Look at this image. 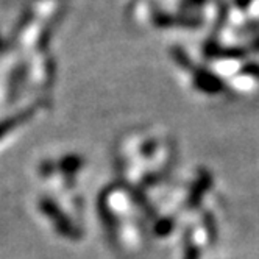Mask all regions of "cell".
<instances>
[{
    "instance_id": "277c9868",
    "label": "cell",
    "mask_w": 259,
    "mask_h": 259,
    "mask_svg": "<svg viewBox=\"0 0 259 259\" xmlns=\"http://www.w3.org/2000/svg\"><path fill=\"white\" fill-rule=\"evenodd\" d=\"M172 58H174L181 67H186V69L191 67V60L188 58V53L184 52L183 49H180V47L172 49Z\"/></svg>"
},
{
    "instance_id": "5b68a950",
    "label": "cell",
    "mask_w": 259,
    "mask_h": 259,
    "mask_svg": "<svg viewBox=\"0 0 259 259\" xmlns=\"http://www.w3.org/2000/svg\"><path fill=\"white\" fill-rule=\"evenodd\" d=\"M208 2V0H183V8H200Z\"/></svg>"
},
{
    "instance_id": "7a4b0ae2",
    "label": "cell",
    "mask_w": 259,
    "mask_h": 259,
    "mask_svg": "<svg viewBox=\"0 0 259 259\" xmlns=\"http://www.w3.org/2000/svg\"><path fill=\"white\" fill-rule=\"evenodd\" d=\"M205 55L208 58H219V60H239L242 58L245 52L237 47H219L214 42L206 44Z\"/></svg>"
},
{
    "instance_id": "6da1fadb",
    "label": "cell",
    "mask_w": 259,
    "mask_h": 259,
    "mask_svg": "<svg viewBox=\"0 0 259 259\" xmlns=\"http://www.w3.org/2000/svg\"><path fill=\"white\" fill-rule=\"evenodd\" d=\"M194 84L203 91V92H208V94H217V92L224 91L225 84L222 81L215 73L205 70V69H197L194 72Z\"/></svg>"
},
{
    "instance_id": "8992f818",
    "label": "cell",
    "mask_w": 259,
    "mask_h": 259,
    "mask_svg": "<svg viewBox=\"0 0 259 259\" xmlns=\"http://www.w3.org/2000/svg\"><path fill=\"white\" fill-rule=\"evenodd\" d=\"M250 2H251V0H236V5L239 8H247L250 5Z\"/></svg>"
},
{
    "instance_id": "52a82bcc",
    "label": "cell",
    "mask_w": 259,
    "mask_h": 259,
    "mask_svg": "<svg viewBox=\"0 0 259 259\" xmlns=\"http://www.w3.org/2000/svg\"><path fill=\"white\" fill-rule=\"evenodd\" d=\"M4 50V41H2V38H0V52Z\"/></svg>"
},
{
    "instance_id": "3957f363",
    "label": "cell",
    "mask_w": 259,
    "mask_h": 259,
    "mask_svg": "<svg viewBox=\"0 0 259 259\" xmlns=\"http://www.w3.org/2000/svg\"><path fill=\"white\" fill-rule=\"evenodd\" d=\"M155 24L158 27H169V25H184V27H197L201 25V21L195 19V17H172L167 14H156L155 16Z\"/></svg>"
}]
</instances>
